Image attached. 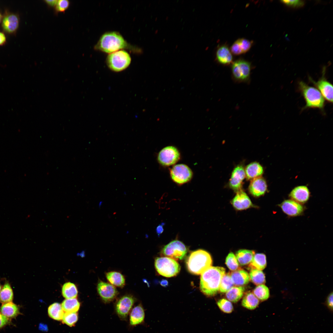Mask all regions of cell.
I'll list each match as a JSON object with an SVG mask.
<instances>
[{"label": "cell", "mask_w": 333, "mask_h": 333, "mask_svg": "<svg viewBox=\"0 0 333 333\" xmlns=\"http://www.w3.org/2000/svg\"><path fill=\"white\" fill-rule=\"evenodd\" d=\"M217 304L220 310L226 314H230L233 310V307L230 301L225 298L219 300Z\"/></svg>", "instance_id": "obj_38"}, {"label": "cell", "mask_w": 333, "mask_h": 333, "mask_svg": "<svg viewBox=\"0 0 333 333\" xmlns=\"http://www.w3.org/2000/svg\"><path fill=\"white\" fill-rule=\"evenodd\" d=\"M1 289H2V286H1V284H0V291H1Z\"/></svg>", "instance_id": "obj_50"}, {"label": "cell", "mask_w": 333, "mask_h": 333, "mask_svg": "<svg viewBox=\"0 0 333 333\" xmlns=\"http://www.w3.org/2000/svg\"><path fill=\"white\" fill-rule=\"evenodd\" d=\"M129 326L133 327L144 323L145 311L141 303L134 306L129 314Z\"/></svg>", "instance_id": "obj_14"}, {"label": "cell", "mask_w": 333, "mask_h": 333, "mask_svg": "<svg viewBox=\"0 0 333 333\" xmlns=\"http://www.w3.org/2000/svg\"><path fill=\"white\" fill-rule=\"evenodd\" d=\"M217 61L224 65H228L233 62V57L230 50L225 45L220 47L216 52Z\"/></svg>", "instance_id": "obj_22"}, {"label": "cell", "mask_w": 333, "mask_h": 333, "mask_svg": "<svg viewBox=\"0 0 333 333\" xmlns=\"http://www.w3.org/2000/svg\"><path fill=\"white\" fill-rule=\"evenodd\" d=\"M105 276L109 283L115 287L122 288L125 285V277L119 272H108L105 273Z\"/></svg>", "instance_id": "obj_25"}, {"label": "cell", "mask_w": 333, "mask_h": 333, "mask_svg": "<svg viewBox=\"0 0 333 333\" xmlns=\"http://www.w3.org/2000/svg\"><path fill=\"white\" fill-rule=\"evenodd\" d=\"M212 260L206 251L198 249L192 252L188 257L186 265L188 271L195 275L201 274L212 266Z\"/></svg>", "instance_id": "obj_2"}, {"label": "cell", "mask_w": 333, "mask_h": 333, "mask_svg": "<svg viewBox=\"0 0 333 333\" xmlns=\"http://www.w3.org/2000/svg\"><path fill=\"white\" fill-rule=\"evenodd\" d=\"M13 298V290L9 283L6 282L0 292V302L2 303L11 302Z\"/></svg>", "instance_id": "obj_34"}, {"label": "cell", "mask_w": 333, "mask_h": 333, "mask_svg": "<svg viewBox=\"0 0 333 333\" xmlns=\"http://www.w3.org/2000/svg\"><path fill=\"white\" fill-rule=\"evenodd\" d=\"M225 263L228 268L231 270L235 271L238 269L239 265L236 256L232 252L230 253L226 259Z\"/></svg>", "instance_id": "obj_39"}, {"label": "cell", "mask_w": 333, "mask_h": 333, "mask_svg": "<svg viewBox=\"0 0 333 333\" xmlns=\"http://www.w3.org/2000/svg\"><path fill=\"white\" fill-rule=\"evenodd\" d=\"M234 285L230 273H225L221 278L219 291L221 293L227 292Z\"/></svg>", "instance_id": "obj_37"}, {"label": "cell", "mask_w": 333, "mask_h": 333, "mask_svg": "<svg viewBox=\"0 0 333 333\" xmlns=\"http://www.w3.org/2000/svg\"><path fill=\"white\" fill-rule=\"evenodd\" d=\"M283 211L290 216H296L300 215L303 211L302 206L299 203L292 200H286L280 204Z\"/></svg>", "instance_id": "obj_18"}, {"label": "cell", "mask_w": 333, "mask_h": 333, "mask_svg": "<svg viewBox=\"0 0 333 333\" xmlns=\"http://www.w3.org/2000/svg\"><path fill=\"white\" fill-rule=\"evenodd\" d=\"M78 292L75 284L71 282L65 283L62 288V294L66 299L75 298L77 296Z\"/></svg>", "instance_id": "obj_31"}, {"label": "cell", "mask_w": 333, "mask_h": 333, "mask_svg": "<svg viewBox=\"0 0 333 333\" xmlns=\"http://www.w3.org/2000/svg\"><path fill=\"white\" fill-rule=\"evenodd\" d=\"M323 76L317 82L312 80V82L318 89L323 96L327 101L331 103L333 102V86L324 77L323 72Z\"/></svg>", "instance_id": "obj_15"}, {"label": "cell", "mask_w": 333, "mask_h": 333, "mask_svg": "<svg viewBox=\"0 0 333 333\" xmlns=\"http://www.w3.org/2000/svg\"><path fill=\"white\" fill-rule=\"evenodd\" d=\"M225 273V269L222 267L211 266L201 274L200 289L208 297H212L219 291L221 278Z\"/></svg>", "instance_id": "obj_1"}, {"label": "cell", "mask_w": 333, "mask_h": 333, "mask_svg": "<svg viewBox=\"0 0 333 333\" xmlns=\"http://www.w3.org/2000/svg\"><path fill=\"white\" fill-rule=\"evenodd\" d=\"M249 275L251 281L256 285L263 284L265 282V275L262 270L251 269Z\"/></svg>", "instance_id": "obj_35"}, {"label": "cell", "mask_w": 333, "mask_h": 333, "mask_svg": "<svg viewBox=\"0 0 333 333\" xmlns=\"http://www.w3.org/2000/svg\"><path fill=\"white\" fill-rule=\"evenodd\" d=\"M131 61L130 56L128 53L125 50H121L109 54L107 57L106 63L112 70L119 72L127 68Z\"/></svg>", "instance_id": "obj_6"}, {"label": "cell", "mask_w": 333, "mask_h": 333, "mask_svg": "<svg viewBox=\"0 0 333 333\" xmlns=\"http://www.w3.org/2000/svg\"><path fill=\"white\" fill-rule=\"evenodd\" d=\"M232 79L237 83H248L250 81L251 64L243 59L237 60L232 64Z\"/></svg>", "instance_id": "obj_7"}, {"label": "cell", "mask_w": 333, "mask_h": 333, "mask_svg": "<svg viewBox=\"0 0 333 333\" xmlns=\"http://www.w3.org/2000/svg\"><path fill=\"white\" fill-rule=\"evenodd\" d=\"M170 175L175 182L181 185L189 182L191 179L193 173L188 166L180 164L173 166L170 170Z\"/></svg>", "instance_id": "obj_10"}, {"label": "cell", "mask_w": 333, "mask_h": 333, "mask_svg": "<svg viewBox=\"0 0 333 333\" xmlns=\"http://www.w3.org/2000/svg\"><path fill=\"white\" fill-rule=\"evenodd\" d=\"M19 24V18L16 14L9 13L4 15L1 22L3 30L8 34H14L17 31Z\"/></svg>", "instance_id": "obj_13"}, {"label": "cell", "mask_w": 333, "mask_h": 333, "mask_svg": "<svg viewBox=\"0 0 333 333\" xmlns=\"http://www.w3.org/2000/svg\"><path fill=\"white\" fill-rule=\"evenodd\" d=\"M245 177L248 179L260 177L263 174V169L262 166L258 162H254L248 165L245 170Z\"/></svg>", "instance_id": "obj_26"}, {"label": "cell", "mask_w": 333, "mask_h": 333, "mask_svg": "<svg viewBox=\"0 0 333 333\" xmlns=\"http://www.w3.org/2000/svg\"><path fill=\"white\" fill-rule=\"evenodd\" d=\"M3 17L2 15V14L1 13V12H0V23H1V22H2V19Z\"/></svg>", "instance_id": "obj_49"}, {"label": "cell", "mask_w": 333, "mask_h": 333, "mask_svg": "<svg viewBox=\"0 0 333 333\" xmlns=\"http://www.w3.org/2000/svg\"><path fill=\"white\" fill-rule=\"evenodd\" d=\"M156 230L158 233L161 234V233H162L163 231V228L162 226H161V225L158 226Z\"/></svg>", "instance_id": "obj_48"}, {"label": "cell", "mask_w": 333, "mask_h": 333, "mask_svg": "<svg viewBox=\"0 0 333 333\" xmlns=\"http://www.w3.org/2000/svg\"><path fill=\"white\" fill-rule=\"evenodd\" d=\"M155 269L160 275L166 277L176 276L180 272V266L175 260L166 257H158L154 262Z\"/></svg>", "instance_id": "obj_5"}, {"label": "cell", "mask_w": 333, "mask_h": 333, "mask_svg": "<svg viewBox=\"0 0 333 333\" xmlns=\"http://www.w3.org/2000/svg\"><path fill=\"white\" fill-rule=\"evenodd\" d=\"M309 195L308 188L306 186H300L294 188L290 192V196L298 203H303L308 200Z\"/></svg>", "instance_id": "obj_21"}, {"label": "cell", "mask_w": 333, "mask_h": 333, "mask_svg": "<svg viewBox=\"0 0 333 333\" xmlns=\"http://www.w3.org/2000/svg\"><path fill=\"white\" fill-rule=\"evenodd\" d=\"M78 319V315L76 312H65L64 314L62 320L63 323L68 326H74Z\"/></svg>", "instance_id": "obj_40"}, {"label": "cell", "mask_w": 333, "mask_h": 333, "mask_svg": "<svg viewBox=\"0 0 333 333\" xmlns=\"http://www.w3.org/2000/svg\"><path fill=\"white\" fill-rule=\"evenodd\" d=\"M299 87L306 102L304 109L317 108L323 109L325 100L318 89L308 85L302 81L299 82Z\"/></svg>", "instance_id": "obj_4"}, {"label": "cell", "mask_w": 333, "mask_h": 333, "mask_svg": "<svg viewBox=\"0 0 333 333\" xmlns=\"http://www.w3.org/2000/svg\"><path fill=\"white\" fill-rule=\"evenodd\" d=\"M267 189V185L266 181L261 176L252 179L249 187V192L255 197H258L264 195Z\"/></svg>", "instance_id": "obj_19"}, {"label": "cell", "mask_w": 333, "mask_h": 333, "mask_svg": "<svg viewBox=\"0 0 333 333\" xmlns=\"http://www.w3.org/2000/svg\"><path fill=\"white\" fill-rule=\"evenodd\" d=\"M11 323L10 319L0 312V328Z\"/></svg>", "instance_id": "obj_43"}, {"label": "cell", "mask_w": 333, "mask_h": 333, "mask_svg": "<svg viewBox=\"0 0 333 333\" xmlns=\"http://www.w3.org/2000/svg\"><path fill=\"white\" fill-rule=\"evenodd\" d=\"M259 303L258 298L253 293L249 292L245 294L241 302L242 306L249 310L255 309Z\"/></svg>", "instance_id": "obj_27"}, {"label": "cell", "mask_w": 333, "mask_h": 333, "mask_svg": "<svg viewBox=\"0 0 333 333\" xmlns=\"http://www.w3.org/2000/svg\"><path fill=\"white\" fill-rule=\"evenodd\" d=\"M326 306L329 310L332 311L333 310V292H331L327 297L325 302Z\"/></svg>", "instance_id": "obj_44"}, {"label": "cell", "mask_w": 333, "mask_h": 333, "mask_svg": "<svg viewBox=\"0 0 333 333\" xmlns=\"http://www.w3.org/2000/svg\"><path fill=\"white\" fill-rule=\"evenodd\" d=\"M48 313L51 318L58 321L62 320L64 314L61 305L57 302L54 303L49 306Z\"/></svg>", "instance_id": "obj_32"}, {"label": "cell", "mask_w": 333, "mask_h": 333, "mask_svg": "<svg viewBox=\"0 0 333 333\" xmlns=\"http://www.w3.org/2000/svg\"><path fill=\"white\" fill-rule=\"evenodd\" d=\"M232 203L234 207L238 210L247 209L253 205L247 194L241 189L237 191L236 195L232 199Z\"/></svg>", "instance_id": "obj_17"}, {"label": "cell", "mask_w": 333, "mask_h": 333, "mask_svg": "<svg viewBox=\"0 0 333 333\" xmlns=\"http://www.w3.org/2000/svg\"><path fill=\"white\" fill-rule=\"evenodd\" d=\"M253 294L261 301L267 300L269 296V291L268 288L264 284L257 286L253 290Z\"/></svg>", "instance_id": "obj_36"}, {"label": "cell", "mask_w": 333, "mask_h": 333, "mask_svg": "<svg viewBox=\"0 0 333 333\" xmlns=\"http://www.w3.org/2000/svg\"><path fill=\"white\" fill-rule=\"evenodd\" d=\"M0 312L10 319L15 318L20 314L19 306L12 302L3 303L0 307Z\"/></svg>", "instance_id": "obj_24"}, {"label": "cell", "mask_w": 333, "mask_h": 333, "mask_svg": "<svg viewBox=\"0 0 333 333\" xmlns=\"http://www.w3.org/2000/svg\"><path fill=\"white\" fill-rule=\"evenodd\" d=\"M187 249L185 245L178 240H173L165 245L161 251L162 256L175 261L182 260L186 256Z\"/></svg>", "instance_id": "obj_8"}, {"label": "cell", "mask_w": 333, "mask_h": 333, "mask_svg": "<svg viewBox=\"0 0 333 333\" xmlns=\"http://www.w3.org/2000/svg\"><path fill=\"white\" fill-rule=\"evenodd\" d=\"M136 301V298L130 294L124 295L117 300L114 305L115 311L121 320H127L128 316Z\"/></svg>", "instance_id": "obj_9"}, {"label": "cell", "mask_w": 333, "mask_h": 333, "mask_svg": "<svg viewBox=\"0 0 333 333\" xmlns=\"http://www.w3.org/2000/svg\"><path fill=\"white\" fill-rule=\"evenodd\" d=\"M234 285L241 286L248 284L250 280L248 273L245 270L238 269L230 273Z\"/></svg>", "instance_id": "obj_23"}, {"label": "cell", "mask_w": 333, "mask_h": 333, "mask_svg": "<svg viewBox=\"0 0 333 333\" xmlns=\"http://www.w3.org/2000/svg\"><path fill=\"white\" fill-rule=\"evenodd\" d=\"M245 289L243 286H233L226 294V297L230 302H238L242 297Z\"/></svg>", "instance_id": "obj_30"}, {"label": "cell", "mask_w": 333, "mask_h": 333, "mask_svg": "<svg viewBox=\"0 0 333 333\" xmlns=\"http://www.w3.org/2000/svg\"><path fill=\"white\" fill-rule=\"evenodd\" d=\"M266 265L265 255L263 253H258L254 254L251 262L249 263V268L251 269L262 270L266 267Z\"/></svg>", "instance_id": "obj_28"}, {"label": "cell", "mask_w": 333, "mask_h": 333, "mask_svg": "<svg viewBox=\"0 0 333 333\" xmlns=\"http://www.w3.org/2000/svg\"><path fill=\"white\" fill-rule=\"evenodd\" d=\"M245 177V170L241 165L236 166L233 171L229 181L230 187L236 191L240 190L242 181Z\"/></svg>", "instance_id": "obj_16"}, {"label": "cell", "mask_w": 333, "mask_h": 333, "mask_svg": "<svg viewBox=\"0 0 333 333\" xmlns=\"http://www.w3.org/2000/svg\"><path fill=\"white\" fill-rule=\"evenodd\" d=\"M160 284L163 286H168V282L166 280H162L160 282Z\"/></svg>", "instance_id": "obj_47"}, {"label": "cell", "mask_w": 333, "mask_h": 333, "mask_svg": "<svg viewBox=\"0 0 333 333\" xmlns=\"http://www.w3.org/2000/svg\"><path fill=\"white\" fill-rule=\"evenodd\" d=\"M253 42L245 38L236 40L230 48L231 53L235 55H239L248 51L251 48Z\"/></svg>", "instance_id": "obj_20"}, {"label": "cell", "mask_w": 333, "mask_h": 333, "mask_svg": "<svg viewBox=\"0 0 333 333\" xmlns=\"http://www.w3.org/2000/svg\"><path fill=\"white\" fill-rule=\"evenodd\" d=\"M281 2L287 6L294 8L301 7L305 4V2L302 0H282Z\"/></svg>", "instance_id": "obj_42"}, {"label": "cell", "mask_w": 333, "mask_h": 333, "mask_svg": "<svg viewBox=\"0 0 333 333\" xmlns=\"http://www.w3.org/2000/svg\"><path fill=\"white\" fill-rule=\"evenodd\" d=\"M180 154L178 149L172 146H166L159 153L158 159L161 165L169 166L177 162L180 158Z\"/></svg>", "instance_id": "obj_12"}, {"label": "cell", "mask_w": 333, "mask_h": 333, "mask_svg": "<svg viewBox=\"0 0 333 333\" xmlns=\"http://www.w3.org/2000/svg\"><path fill=\"white\" fill-rule=\"evenodd\" d=\"M97 288L99 295L105 303L113 301L118 294L115 286L109 283L105 282L100 279L97 283Z\"/></svg>", "instance_id": "obj_11"}, {"label": "cell", "mask_w": 333, "mask_h": 333, "mask_svg": "<svg viewBox=\"0 0 333 333\" xmlns=\"http://www.w3.org/2000/svg\"><path fill=\"white\" fill-rule=\"evenodd\" d=\"M57 1L58 0H46L44 1V2L50 7H55Z\"/></svg>", "instance_id": "obj_46"}, {"label": "cell", "mask_w": 333, "mask_h": 333, "mask_svg": "<svg viewBox=\"0 0 333 333\" xmlns=\"http://www.w3.org/2000/svg\"><path fill=\"white\" fill-rule=\"evenodd\" d=\"M70 2L68 0H58L55 8L56 12H64L68 7Z\"/></svg>", "instance_id": "obj_41"}, {"label": "cell", "mask_w": 333, "mask_h": 333, "mask_svg": "<svg viewBox=\"0 0 333 333\" xmlns=\"http://www.w3.org/2000/svg\"><path fill=\"white\" fill-rule=\"evenodd\" d=\"M127 46V42L119 33L110 32L101 36L95 48L106 53H112Z\"/></svg>", "instance_id": "obj_3"}, {"label": "cell", "mask_w": 333, "mask_h": 333, "mask_svg": "<svg viewBox=\"0 0 333 333\" xmlns=\"http://www.w3.org/2000/svg\"><path fill=\"white\" fill-rule=\"evenodd\" d=\"M6 39L4 33L0 31V46L4 45L6 42Z\"/></svg>", "instance_id": "obj_45"}, {"label": "cell", "mask_w": 333, "mask_h": 333, "mask_svg": "<svg viewBox=\"0 0 333 333\" xmlns=\"http://www.w3.org/2000/svg\"><path fill=\"white\" fill-rule=\"evenodd\" d=\"M61 306L65 312H76L80 308V304L76 298L66 299L62 302Z\"/></svg>", "instance_id": "obj_33"}, {"label": "cell", "mask_w": 333, "mask_h": 333, "mask_svg": "<svg viewBox=\"0 0 333 333\" xmlns=\"http://www.w3.org/2000/svg\"><path fill=\"white\" fill-rule=\"evenodd\" d=\"M236 257L240 264L242 265L249 264L255 254L253 251L245 249L238 250L236 253Z\"/></svg>", "instance_id": "obj_29"}]
</instances>
